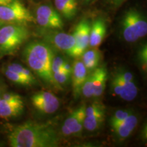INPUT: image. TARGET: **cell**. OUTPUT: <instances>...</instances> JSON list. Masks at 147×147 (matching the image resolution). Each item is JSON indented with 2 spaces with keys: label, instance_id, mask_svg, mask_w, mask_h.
<instances>
[{
  "label": "cell",
  "instance_id": "6da1fadb",
  "mask_svg": "<svg viewBox=\"0 0 147 147\" xmlns=\"http://www.w3.org/2000/svg\"><path fill=\"white\" fill-rule=\"evenodd\" d=\"M8 139L12 147H55L59 142L53 127L31 121L16 127Z\"/></svg>",
  "mask_w": 147,
  "mask_h": 147
},
{
  "label": "cell",
  "instance_id": "7a4b0ae2",
  "mask_svg": "<svg viewBox=\"0 0 147 147\" xmlns=\"http://www.w3.org/2000/svg\"><path fill=\"white\" fill-rule=\"evenodd\" d=\"M55 53L45 42L34 41L26 45L23 57L32 70L47 83L55 85L51 65Z\"/></svg>",
  "mask_w": 147,
  "mask_h": 147
},
{
  "label": "cell",
  "instance_id": "3957f363",
  "mask_svg": "<svg viewBox=\"0 0 147 147\" xmlns=\"http://www.w3.org/2000/svg\"><path fill=\"white\" fill-rule=\"evenodd\" d=\"M29 32L24 25H8L0 28V53H14L29 37Z\"/></svg>",
  "mask_w": 147,
  "mask_h": 147
},
{
  "label": "cell",
  "instance_id": "277c9868",
  "mask_svg": "<svg viewBox=\"0 0 147 147\" xmlns=\"http://www.w3.org/2000/svg\"><path fill=\"white\" fill-rule=\"evenodd\" d=\"M122 35L127 42H135L147 34V22L142 13L136 9L127 11L123 17Z\"/></svg>",
  "mask_w": 147,
  "mask_h": 147
},
{
  "label": "cell",
  "instance_id": "5b68a950",
  "mask_svg": "<svg viewBox=\"0 0 147 147\" xmlns=\"http://www.w3.org/2000/svg\"><path fill=\"white\" fill-rule=\"evenodd\" d=\"M0 21L23 24L33 22L34 16L28 9L18 0L0 5Z\"/></svg>",
  "mask_w": 147,
  "mask_h": 147
},
{
  "label": "cell",
  "instance_id": "8992f818",
  "mask_svg": "<svg viewBox=\"0 0 147 147\" xmlns=\"http://www.w3.org/2000/svg\"><path fill=\"white\" fill-rule=\"evenodd\" d=\"M42 36L45 42L49 45L74 58L75 40L73 35L56 31H49L44 33Z\"/></svg>",
  "mask_w": 147,
  "mask_h": 147
},
{
  "label": "cell",
  "instance_id": "52a82bcc",
  "mask_svg": "<svg viewBox=\"0 0 147 147\" xmlns=\"http://www.w3.org/2000/svg\"><path fill=\"white\" fill-rule=\"evenodd\" d=\"M36 21L38 25L47 29H61L63 23L57 12L47 5H40L36 11Z\"/></svg>",
  "mask_w": 147,
  "mask_h": 147
},
{
  "label": "cell",
  "instance_id": "ba28073f",
  "mask_svg": "<svg viewBox=\"0 0 147 147\" xmlns=\"http://www.w3.org/2000/svg\"><path fill=\"white\" fill-rule=\"evenodd\" d=\"M31 100L34 108L42 113H54L59 108V100L51 92H38L33 95Z\"/></svg>",
  "mask_w": 147,
  "mask_h": 147
},
{
  "label": "cell",
  "instance_id": "9c48e42d",
  "mask_svg": "<svg viewBox=\"0 0 147 147\" xmlns=\"http://www.w3.org/2000/svg\"><path fill=\"white\" fill-rule=\"evenodd\" d=\"M91 25L86 19L82 20L76 25L73 36L75 40L74 58L81 57L89 46V37Z\"/></svg>",
  "mask_w": 147,
  "mask_h": 147
},
{
  "label": "cell",
  "instance_id": "30bf717a",
  "mask_svg": "<svg viewBox=\"0 0 147 147\" xmlns=\"http://www.w3.org/2000/svg\"><path fill=\"white\" fill-rule=\"evenodd\" d=\"M24 103L21 97L11 100H0V117L10 118L16 117L22 113Z\"/></svg>",
  "mask_w": 147,
  "mask_h": 147
},
{
  "label": "cell",
  "instance_id": "8fae6325",
  "mask_svg": "<svg viewBox=\"0 0 147 147\" xmlns=\"http://www.w3.org/2000/svg\"><path fill=\"white\" fill-rule=\"evenodd\" d=\"M72 87L74 94L78 96L81 93L82 87L87 77V69L80 61H76L72 66Z\"/></svg>",
  "mask_w": 147,
  "mask_h": 147
},
{
  "label": "cell",
  "instance_id": "7c38bea8",
  "mask_svg": "<svg viewBox=\"0 0 147 147\" xmlns=\"http://www.w3.org/2000/svg\"><path fill=\"white\" fill-rule=\"evenodd\" d=\"M85 106H82L75 110L64 122V125L70 129L73 134H80L82 132L85 118Z\"/></svg>",
  "mask_w": 147,
  "mask_h": 147
},
{
  "label": "cell",
  "instance_id": "4fadbf2b",
  "mask_svg": "<svg viewBox=\"0 0 147 147\" xmlns=\"http://www.w3.org/2000/svg\"><path fill=\"white\" fill-rule=\"evenodd\" d=\"M106 34V23L102 18H98L93 22L91 26L89 37V46L96 48L100 46Z\"/></svg>",
  "mask_w": 147,
  "mask_h": 147
},
{
  "label": "cell",
  "instance_id": "5bb4252c",
  "mask_svg": "<svg viewBox=\"0 0 147 147\" xmlns=\"http://www.w3.org/2000/svg\"><path fill=\"white\" fill-rule=\"evenodd\" d=\"M138 118L134 114H131L113 130L117 136L121 140L127 138L131 135L132 131L137 126Z\"/></svg>",
  "mask_w": 147,
  "mask_h": 147
},
{
  "label": "cell",
  "instance_id": "9a60e30c",
  "mask_svg": "<svg viewBox=\"0 0 147 147\" xmlns=\"http://www.w3.org/2000/svg\"><path fill=\"white\" fill-rule=\"evenodd\" d=\"M92 74L93 76V85H94V93L93 97H100L105 90L108 77L107 70L104 66L98 68L96 67Z\"/></svg>",
  "mask_w": 147,
  "mask_h": 147
},
{
  "label": "cell",
  "instance_id": "2e32d148",
  "mask_svg": "<svg viewBox=\"0 0 147 147\" xmlns=\"http://www.w3.org/2000/svg\"><path fill=\"white\" fill-rule=\"evenodd\" d=\"M55 5L66 19L71 20L76 15L78 10L76 0H55Z\"/></svg>",
  "mask_w": 147,
  "mask_h": 147
},
{
  "label": "cell",
  "instance_id": "e0dca14e",
  "mask_svg": "<svg viewBox=\"0 0 147 147\" xmlns=\"http://www.w3.org/2000/svg\"><path fill=\"white\" fill-rule=\"evenodd\" d=\"M82 63L87 70H93L98 65L101 59V53L97 49H93L86 50L82 53Z\"/></svg>",
  "mask_w": 147,
  "mask_h": 147
},
{
  "label": "cell",
  "instance_id": "ac0fdd59",
  "mask_svg": "<svg viewBox=\"0 0 147 147\" xmlns=\"http://www.w3.org/2000/svg\"><path fill=\"white\" fill-rule=\"evenodd\" d=\"M104 117H105L104 110L94 115L87 116V117L85 116L83 122V128H85V129L89 131H94L98 129L104 123Z\"/></svg>",
  "mask_w": 147,
  "mask_h": 147
},
{
  "label": "cell",
  "instance_id": "d6986e66",
  "mask_svg": "<svg viewBox=\"0 0 147 147\" xmlns=\"http://www.w3.org/2000/svg\"><path fill=\"white\" fill-rule=\"evenodd\" d=\"M119 78L121 80L123 87V91L121 97L126 101H131L136 98L138 94V88L134 81H125L121 78L118 72H117Z\"/></svg>",
  "mask_w": 147,
  "mask_h": 147
},
{
  "label": "cell",
  "instance_id": "ffe728a7",
  "mask_svg": "<svg viewBox=\"0 0 147 147\" xmlns=\"http://www.w3.org/2000/svg\"><path fill=\"white\" fill-rule=\"evenodd\" d=\"M6 68L10 69V70L15 71V72L19 74L20 75L28 79L29 81L32 82V84H35V82H36V78H35L32 71L24 66L20 65V64L16 63H11L7 66Z\"/></svg>",
  "mask_w": 147,
  "mask_h": 147
},
{
  "label": "cell",
  "instance_id": "44dd1931",
  "mask_svg": "<svg viewBox=\"0 0 147 147\" xmlns=\"http://www.w3.org/2000/svg\"><path fill=\"white\" fill-rule=\"evenodd\" d=\"M4 74L8 80H10V81L13 82L16 84L23 86H29L32 84V82L29 81L28 79L20 75L19 74L16 73L14 71L10 70V69L7 68L5 69Z\"/></svg>",
  "mask_w": 147,
  "mask_h": 147
},
{
  "label": "cell",
  "instance_id": "7402d4cb",
  "mask_svg": "<svg viewBox=\"0 0 147 147\" xmlns=\"http://www.w3.org/2000/svg\"><path fill=\"white\" fill-rule=\"evenodd\" d=\"M132 112L129 110H119L117 112H115V113L114 114V115L110 119V123L112 129L115 128L116 126L121 123Z\"/></svg>",
  "mask_w": 147,
  "mask_h": 147
},
{
  "label": "cell",
  "instance_id": "603a6c76",
  "mask_svg": "<svg viewBox=\"0 0 147 147\" xmlns=\"http://www.w3.org/2000/svg\"><path fill=\"white\" fill-rule=\"evenodd\" d=\"M81 93L84 97L89 98L93 96L94 93V85H93V74L87 76L82 87Z\"/></svg>",
  "mask_w": 147,
  "mask_h": 147
},
{
  "label": "cell",
  "instance_id": "cb8c5ba5",
  "mask_svg": "<svg viewBox=\"0 0 147 147\" xmlns=\"http://www.w3.org/2000/svg\"><path fill=\"white\" fill-rule=\"evenodd\" d=\"M71 75V74L67 73L63 70L53 73V78L55 85L60 87L61 85L65 84L70 79Z\"/></svg>",
  "mask_w": 147,
  "mask_h": 147
},
{
  "label": "cell",
  "instance_id": "d4e9b609",
  "mask_svg": "<svg viewBox=\"0 0 147 147\" xmlns=\"http://www.w3.org/2000/svg\"><path fill=\"white\" fill-rule=\"evenodd\" d=\"M65 60L63 57L60 56H54L53 57L52 65H51V69H52V72H57L62 70V66L63 63H65Z\"/></svg>",
  "mask_w": 147,
  "mask_h": 147
},
{
  "label": "cell",
  "instance_id": "484cf974",
  "mask_svg": "<svg viewBox=\"0 0 147 147\" xmlns=\"http://www.w3.org/2000/svg\"><path fill=\"white\" fill-rule=\"evenodd\" d=\"M138 59L142 69L146 70L147 66V47L146 45H144L140 48L138 51Z\"/></svg>",
  "mask_w": 147,
  "mask_h": 147
},
{
  "label": "cell",
  "instance_id": "4316f807",
  "mask_svg": "<svg viewBox=\"0 0 147 147\" xmlns=\"http://www.w3.org/2000/svg\"><path fill=\"white\" fill-rule=\"evenodd\" d=\"M62 70L67 73L71 74V71H72V66L71 65V64L68 61H65V63H63V66H62Z\"/></svg>",
  "mask_w": 147,
  "mask_h": 147
},
{
  "label": "cell",
  "instance_id": "83f0119b",
  "mask_svg": "<svg viewBox=\"0 0 147 147\" xmlns=\"http://www.w3.org/2000/svg\"><path fill=\"white\" fill-rule=\"evenodd\" d=\"M61 130L62 134H63V135L67 136H71V135H72V134H73V133L71 132V131L70 130V129H69V127H67L64 124L61 126Z\"/></svg>",
  "mask_w": 147,
  "mask_h": 147
},
{
  "label": "cell",
  "instance_id": "f1b7e54d",
  "mask_svg": "<svg viewBox=\"0 0 147 147\" xmlns=\"http://www.w3.org/2000/svg\"><path fill=\"white\" fill-rule=\"evenodd\" d=\"M125 1H126V0H112V1H113V3L115 4V5H121V3H123Z\"/></svg>",
  "mask_w": 147,
  "mask_h": 147
},
{
  "label": "cell",
  "instance_id": "f546056e",
  "mask_svg": "<svg viewBox=\"0 0 147 147\" xmlns=\"http://www.w3.org/2000/svg\"><path fill=\"white\" fill-rule=\"evenodd\" d=\"M12 1H13V0H0V5L8 4V3H10Z\"/></svg>",
  "mask_w": 147,
  "mask_h": 147
},
{
  "label": "cell",
  "instance_id": "4dcf8cb0",
  "mask_svg": "<svg viewBox=\"0 0 147 147\" xmlns=\"http://www.w3.org/2000/svg\"><path fill=\"white\" fill-rule=\"evenodd\" d=\"M3 88L1 87H0V95L2 94V92H3Z\"/></svg>",
  "mask_w": 147,
  "mask_h": 147
},
{
  "label": "cell",
  "instance_id": "1f68e13d",
  "mask_svg": "<svg viewBox=\"0 0 147 147\" xmlns=\"http://www.w3.org/2000/svg\"><path fill=\"white\" fill-rule=\"evenodd\" d=\"M3 22L1 21H0V27H1V26L3 25Z\"/></svg>",
  "mask_w": 147,
  "mask_h": 147
},
{
  "label": "cell",
  "instance_id": "d6a6232c",
  "mask_svg": "<svg viewBox=\"0 0 147 147\" xmlns=\"http://www.w3.org/2000/svg\"><path fill=\"white\" fill-rule=\"evenodd\" d=\"M84 1H85V2H89L90 1H91V0H83Z\"/></svg>",
  "mask_w": 147,
  "mask_h": 147
},
{
  "label": "cell",
  "instance_id": "836d02e7",
  "mask_svg": "<svg viewBox=\"0 0 147 147\" xmlns=\"http://www.w3.org/2000/svg\"><path fill=\"white\" fill-rule=\"evenodd\" d=\"M2 95V94H1ZM1 95H0V100H1Z\"/></svg>",
  "mask_w": 147,
  "mask_h": 147
}]
</instances>
